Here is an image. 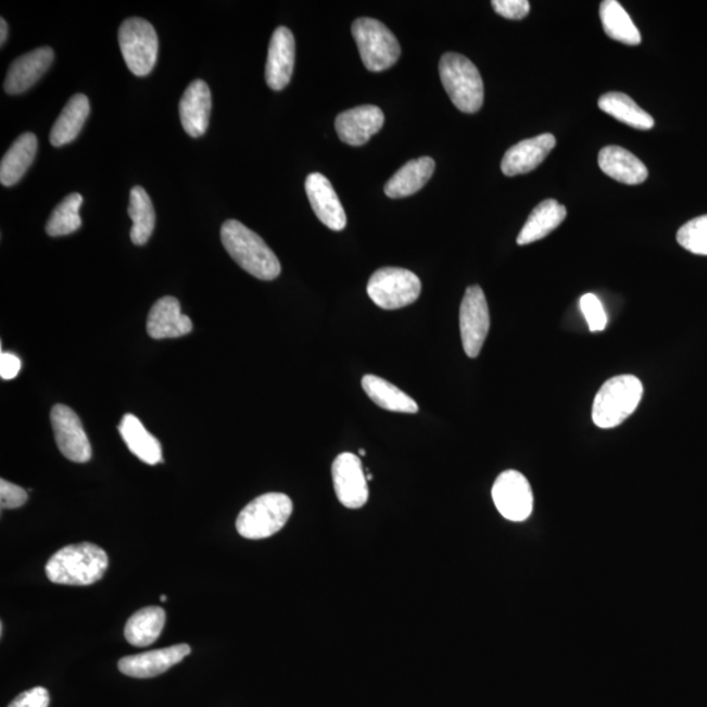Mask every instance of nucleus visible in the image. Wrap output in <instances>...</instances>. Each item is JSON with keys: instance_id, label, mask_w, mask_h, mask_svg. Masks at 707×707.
Instances as JSON below:
<instances>
[{"instance_id": "obj_9", "label": "nucleus", "mask_w": 707, "mask_h": 707, "mask_svg": "<svg viewBox=\"0 0 707 707\" xmlns=\"http://www.w3.org/2000/svg\"><path fill=\"white\" fill-rule=\"evenodd\" d=\"M490 329V314L487 296L480 286L465 291L460 307V332L465 354L469 358L479 356Z\"/></svg>"}, {"instance_id": "obj_14", "label": "nucleus", "mask_w": 707, "mask_h": 707, "mask_svg": "<svg viewBox=\"0 0 707 707\" xmlns=\"http://www.w3.org/2000/svg\"><path fill=\"white\" fill-rule=\"evenodd\" d=\"M295 66V38L286 27L274 30L267 53L265 78L274 91L289 86Z\"/></svg>"}, {"instance_id": "obj_15", "label": "nucleus", "mask_w": 707, "mask_h": 707, "mask_svg": "<svg viewBox=\"0 0 707 707\" xmlns=\"http://www.w3.org/2000/svg\"><path fill=\"white\" fill-rule=\"evenodd\" d=\"M312 209L323 225L333 231H342L346 227V214L337 195L332 182L321 174H311L305 180Z\"/></svg>"}, {"instance_id": "obj_31", "label": "nucleus", "mask_w": 707, "mask_h": 707, "mask_svg": "<svg viewBox=\"0 0 707 707\" xmlns=\"http://www.w3.org/2000/svg\"><path fill=\"white\" fill-rule=\"evenodd\" d=\"M132 228L130 238L134 244L144 245L151 238L155 228V210L150 195L142 187H134L130 192L129 203Z\"/></svg>"}, {"instance_id": "obj_10", "label": "nucleus", "mask_w": 707, "mask_h": 707, "mask_svg": "<svg viewBox=\"0 0 707 707\" xmlns=\"http://www.w3.org/2000/svg\"><path fill=\"white\" fill-rule=\"evenodd\" d=\"M492 495L503 518L512 521H525L530 518L533 493L530 482L519 471H503L494 483Z\"/></svg>"}, {"instance_id": "obj_6", "label": "nucleus", "mask_w": 707, "mask_h": 707, "mask_svg": "<svg viewBox=\"0 0 707 707\" xmlns=\"http://www.w3.org/2000/svg\"><path fill=\"white\" fill-rule=\"evenodd\" d=\"M352 34L362 62L369 72H384L399 61L400 43L396 36L383 23L369 17L356 18Z\"/></svg>"}, {"instance_id": "obj_19", "label": "nucleus", "mask_w": 707, "mask_h": 707, "mask_svg": "<svg viewBox=\"0 0 707 707\" xmlns=\"http://www.w3.org/2000/svg\"><path fill=\"white\" fill-rule=\"evenodd\" d=\"M193 330V323L181 314L180 302L174 296H164L152 305L148 318V333L151 339H178Z\"/></svg>"}, {"instance_id": "obj_37", "label": "nucleus", "mask_w": 707, "mask_h": 707, "mask_svg": "<svg viewBox=\"0 0 707 707\" xmlns=\"http://www.w3.org/2000/svg\"><path fill=\"white\" fill-rule=\"evenodd\" d=\"M50 694L42 686L31 687L12 700L9 707H49Z\"/></svg>"}, {"instance_id": "obj_20", "label": "nucleus", "mask_w": 707, "mask_h": 707, "mask_svg": "<svg viewBox=\"0 0 707 707\" xmlns=\"http://www.w3.org/2000/svg\"><path fill=\"white\" fill-rule=\"evenodd\" d=\"M212 105V91L207 83L201 79L190 83L180 101L181 125L188 136L200 138L206 132Z\"/></svg>"}, {"instance_id": "obj_24", "label": "nucleus", "mask_w": 707, "mask_h": 707, "mask_svg": "<svg viewBox=\"0 0 707 707\" xmlns=\"http://www.w3.org/2000/svg\"><path fill=\"white\" fill-rule=\"evenodd\" d=\"M118 430L127 449L139 460L149 465H156L163 462L161 442L146 430L143 424L134 414H126L123 420H121Z\"/></svg>"}, {"instance_id": "obj_18", "label": "nucleus", "mask_w": 707, "mask_h": 707, "mask_svg": "<svg viewBox=\"0 0 707 707\" xmlns=\"http://www.w3.org/2000/svg\"><path fill=\"white\" fill-rule=\"evenodd\" d=\"M53 61L54 52L49 47L38 48L18 56L17 60L12 62L8 76H5V92L21 94L28 91L48 72Z\"/></svg>"}, {"instance_id": "obj_36", "label": "nucleus", "mask_w": 707, "mask_h": 707, "mask_svg": "<svg viewBox=\"0 0 707 707\" xmlns=\"http://www.w3.org/2000/svg\"><path fill=\"white\" fill-rule=\"evenodd\" d=\"M28 501V494L21 487L9 481H0V506L2 509L18 508Z\"/></svg>"}, {"instance_id": "obj_16", "label": "nucleus", "mask_w": 707, "mask_h": 707, "mask_svg": "<svg viewBox=\"0 0 707 707\" xmlns=\"http://www.w3.org/2000/svg\"><path fill=\"white\" fill-rule=\"evenodd\" d=\"M384 113L379 106L362 105L340 114L336 130L343 143L363 146L384 126Z\"/></svg>"}, {"instance_id": "obj_38", "label": "nucleus", "mask_w": 707, "mask_h": 707, "mask_svg": "<svg viewBox=\"0 0 707 707\" xmlns=\"http://www.w3.org/2000/svg\"><path fill=\"white\" fill-rule=\"evenodd\" d=\"M21 368L22 362L16 355L4 352L0 354V376H2V379H15Z\"/></svg>"}, {"instance_id": "obj_30", "label": "nucleus", "mask_w": 707, "mask_h": 707, "mask_svg": "<svg viewBox=\"0 0 707 707\" xmlns=\"http://www.w3.org/2000/svg\"><path fill=\"white\" fill-rule=\"evenodd\" d=\"M601 18L605 34L614 40L636 47L642 41L641 31L632 17L616 0H604L601 4Z\"/></svg>"}, {"instance_id": "obj_32", "label": "nucleus", "mask_w": 707, "mask_h": 707, "mask_svg": "<svg viewBox=\"0 0 707 707\" xmlns=\"http://www.w3.org/2000/svg\"><path fill=\"white\" fill-rule=\"evenodd\" d=\"M83 205V197L79 193L68 194L54 209L47 223V233L52 238L65 236L78 231L81 227L79 210Z\"/></svg>"}, {"instance_id": "obj_13", "label": "nucleus", "mask_w": 707, "mask_h": 707, "mask_svg": "<svg viewBox=\"0 0 707 707\" xmlns=\"http://www.w3.org/2000/svg\"><path fill=\"white\" fill-rule=\"evenodd\" d=\"M192 653L189 645H175L137 655L125 656L118 661L119 671L134 679L156 678L169 668L181 664Z\"/></svg>"}, {"instance_id": "obj_12", "label": "nucleus", "mask_w": 707, "mask_h": 707, "mask_svg": "<svg viewBox=\"0 0 707 707\" xmlns=\"http://www.w3.org/2000/svg\"><path fill=\"white\" fill-rule=\"evenodd\" d=\"M333 485L337 498L348 508H361L368 501V485L361 458L356 455L341 454L337 456L333 467Z\"/></svg>"}, {"instance_id": "obj_7", "label": "nucleus", "mask_w": 707, "mask_h": 707, "mask_svg": "<svg viewBox=\"0 0 707 707\" xmlns=\"http://www.w3.org/2000/svg\"><path fill=\"white\" fill-rule=\"evenodd\" d=\"M118 42L126 66L134 75L148 76L154 70L159 38L152 24L140 17L126 18L118 30Z\"/></svg>"}, {"instance_id": "obj_40", "label": "nucleus", "mask_w": 707, "mask_h": 707, "mask_svg": "<svg viewBox=\"0 0 707 707\" xmlns=\"http://www.w3.org/2000/svg\"><path fill=\"white\" fill-rule=\"evenodd\" d=\"M359 455L366 456V451L365 450H359Z\"/></svg>"}, {"instance_id": "obj_26", "label": "nucleus", "mask_w": 707, "mask_h": 707, "mask_svg": "<svg viewBox=\"0 0 707 707\" xmlns=\"http://www.w3.org/2000/svg\"><path fill=\"white\" fill-rule=\"evenodd\" d=\"M88 116V98L81 93L74 94L55 121L52 132H50V143L54 148H62V146L72 143L79 136Z\"/></svg>"}, {"instance_id": "obj_17", "label": "nucleus", "mask_w": 707, "mask_h": 707, "mask_svg": "<svg viewBox=\"0 0 707 707\" xmlns=\"http://www.w3.org/2000/svg\"><path fill=\"white\" fill-rule=\"evenodd\" d=\"M556 144L557 140L553 134H541V136L521 140L503 156L501 169L508 177L530 174L545 161Z\"/></svg>"}, {"instance_id": "obj_28", "label": "nucleus", "mask_w": 707, "mask_h": 707, "mask_svg": "<svg viewBox=\"0 0 707 707\" xmlns=\"http://www.w3.org/2000/svg\"><path fill=\"white\" fill-rule=\"evenodd\" d=\"M165 626V610L146 607L134 614L125 627V639L136 647H148L161 636Z\"/></svg>"}, {"instance_id": "obj_2", "label": "nucleus", "mask_w": 707, "mask_h": 707, "mask_svg": "<svg viewBox=\"0 0 707 707\" xmlns=\"http://www.w3.org/2000/svg\"><path fill=\"white\" fill-rule=\"evenodd\" d=\"M110 566L108 554L97 544L80 543L62 547L48 560L50 582L65 585H91L104 577Z\"/></svg>"}, {"instance_id": "obj_35", "label": "nucleus", "mask_w": 707, "mask_h": 707, "mask_svg": "<svg viewBox=\"0 0 707 707\" xmlns=\"http://www.w3.org/2000/svg\"><path fill=\"white\" fill-rule=\"evenodd\" d=\"M492 5L496 14L509 21H521L531 10L528 0H493Z\"/></svg>"}, {"instance_id": "obj_21", "label": "nucleus", "mask_w": 707, "mask_h": 707, "mask_svg": "<svg viewBox=\"0 0 707 707\" xmlns=\"http://www.w3.org/2000/svg\"><path fill=\"white\" fill-rule=\"evenodd\" d=\"M598 167L616 181L628 185L642 184L648 177L646 165L620 146H607L598 152Z\"/></svg>"}, {"instance_id": "obj_34", "label": "nucleus", "mask_w": 707, "mask_h": 707, "mask_svg": "<svg viewBox=\"0 0 707 707\" xmlns=\"http://www.w3.org/2000/svg\"><path fill=\"white\" fill-rule=\"evenodd\" d=\"M581 310L589 323L591 332H602L607 328L608 317L605 314L603 304L594 294H585L581 299Z\"/></svg>"}, {"instance_id": "obj_8", "label": "nucleus", "mask_w": 707, "mask_h": 707, "mask_svg": "<svg viewBox=\"0 0 707 707\" xmlns=\"http://www.w3.org/2000/svg\"><path fill=\"white\" fill-rule=\"evenodd\" d=\"M422 290L419 278L401 267H381L368 280L367 294L378 307L392 311L417 301Z\"/></svg>"}, {"instance_id": "obj_1", "label": "nucleus", "mask_w": 707, "mask_h": 707, "mask_svg": "<svg viewBox=\"0 0 707 707\" xmlns=\"http://www.w3.org/2000/svg\"><path fill=\"white\" fill-rule=\"evenodd\" d=\"M223 247L241 269L261 280L276 279L280 263L263 238L239 220H227L220 229Z\"/></svg>"}, {"instance_id": "obj_41", "label": "nucleus", "mask_w": 707, "mask_h": 707, "mask_svg": "<svg viewBox=\"0 0 707 707\" xmlns=\"http://www.w3.org/2000/svg\"><path fill=\"white\" fill-rule=\"evenodd\" d=\"M161 601H162V602H167V596L162 595V596H161Z\"/></svg>"}, {"instance_id": "obj_27", "label": "nucleus", "mask_w": 707, "mask_h": 707, "mask_svg": "<svg viewBox=\"0 0 707 707\" xmlns=\"http://www.w3.org/2000/svg\"><path fill=\"white\" fill-rule=\"evenodd\" d=\"M363 390L374 403L381 409L414 414L418 412V405L411 396L400 390L396 386L390 383L383 378L375 375L363 376Z\"/></svg>"}, {"instance_id": "obj_4", "label": "nucleus", "mask_w": 707, "mask_h": 707, "mask_svg": "<svg viewBox=\"0 0 707 707\" xmlns=\"http://www.w3.org/2000/svg\"><path fill=\"white\" fill-rule=\"evenodd\" d=\"M445 92L458 111L479 112L483 104V81L475 63L457 53H447L439 62Z\"/></svg>"}, {"instance_id": "obj_29", "label": "nucleus", "mask_w": 707, "mask_h": 707, "mask_svg": "<svg viewBox=\"0 0 707 707\" xmlns=\"http://www.w3.org/2000/svg\"><path fill=\"white\" fill-rule=\"evenodd\" d=\"M598 108L609 116L627 124L633 129L649 130L653 129L655 121L646 111H643L639 104L628 94L621 92H608L598 99Z\"/></svg>"}, {"instance_id": "obj_25", "label": "nucleus", "mask_w": 707, "mask_h": 707, "mask_svg": "<svg viewBox=\"0 0 707 707\" xmlns=\"http://www.w3.org/2000/svg\"><path fill=\"white\" fill-rule=\"evenodd\" d=\"M37 144L34 132H24L12 143L0 163V182L4 187H12L22 180L35 161Z\"/></svg>"}, {"instance_id": "obj_3", "label": "nucleus", "mask_w": 707, "mask_h": 707, "mask_svg": "<svg viewBox=\"0 0 707 707\" xmlns=\"http://www.w3.org/2000/svg\"><path fill=\"white\" fill-rule=\"evenodd\" d=\"M643 386L633 375H620L605 381L592 406V420L601 429H614L639 407Z\"/></svg>"}, {"instance_id": "obj_39", "label": "nucleus", "mask_w": 707, "mask_h": 707, "mask_svg": "<svg viewBox=\"0 0 707 707\" xmlns=\"http://www.w3.org/2000/svg\"><path fill=\"white\" fill-rule=\"evenodd\" d=\"M0 30H2V35H0V43L4 45L9 36V25L5 23L4 18H0Z\"/></svg>"}, {"instance_id": "obj_33", "label": "nucleus", "mask_w": 707, "mask_h": 707, "mask_svg": "<svg viewBox=\"0 0 707 707\" xmlns=\"http://www.w3.org/2000/svg\"><path fill=\"white\" fill-rule=\"evenodd\" d=\"M678 243L686 251L707 256V215L685 223L679 229Z\"/></svg>"}, {"instance_id": "obj_23", "label": "nucleus", "mask_w": 707, "mask_h": 707, "mask_svg": "<svg viewBox=\"0 0 707 707\" xmlns=\"http://www.w3.org/2000/svg\"><path fill=\"white\" fill-rule=\"evenodd\" d=\"M566 214H568V210L556 200H545L539 203L528 216L516 243L527 245L546 238L566 219Z\"/></svg>"}, {"instance_id": "obj_22", "label": "nucleus", "mask_w": 707, "mask_h": 707, "mask_svg": "<svg viewBox=\"0 0 707 707\" xmlns=\"http://www.w3.org/2000/svg\"><path fill=\"white\" fill-rule=\"evenodd\" d=\"M435 171L434 159L424 156L407 162L403 168L387 182L384 192L390 199H405L419 192L429 182Z\"/></svg>"}, {"instance_id": "obj_5", "label": "nucleus", "mask_w": 707, "mask_h": 707, "mask_svg": "<svg viewBox=\"0 0 707 707\" xmlns=\"http://www.w3.org/2000/svg\"><path fill=\"white\" fill-rule=\"evenodd\" d=\"M292 501L282 493H267L241 509L236 530L248 540H263L278 533L292 514Z\"/></svg>"}, {"instance_id": "obj_11", "label": "nucleus", "mask_w": 707, "mask_h": 707, "mask_svg": "<svg viewBox=\"0 0 707 707\" xmlns=\"http://www.w3.org/2000/svg\"><path fill=\"white\" fill-rule=\"evenodd\" d=\"M54 430L55 443L62 455L74 463L91 460L92 450L89 444L81 420L66 405H55L50 413Z\"/></svg>"}]
</instances>
